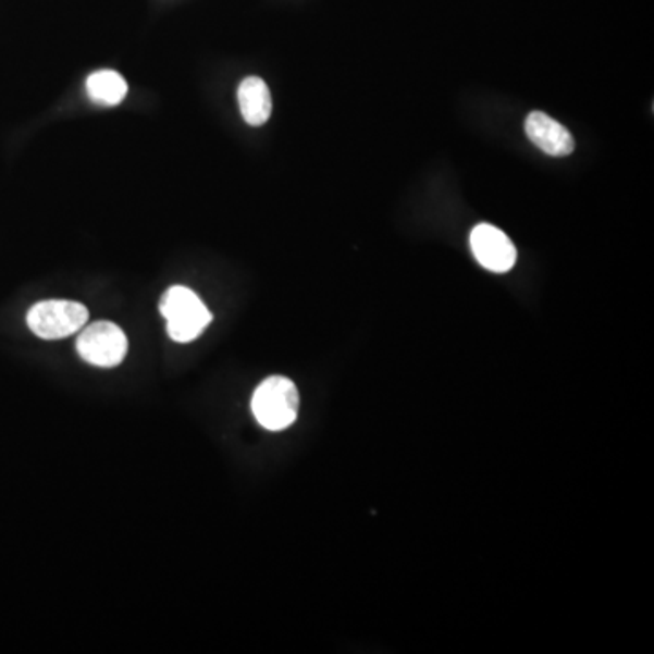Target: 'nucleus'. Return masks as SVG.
<instances>
[{
    "instance_id": "nucleus-2",
    "label": "nucleus",
    "mask_w": 654,
    "mask_h": 654,
    "mask_svg": "<svg viewBox=\"0 0 654 654\" xmlns=\"http://www.w3.org/2000/svg\"><path fill=\"white\" fill-rule=\"evenodd\" d=\"M300 396L297 385L286 377H270L257 387L251 400L257 422L270 431H282L298 417Z\"/></svg>"
},
{
    "instance_id": "nucleus-1",
    "label": "nucleus",
    "mask_w": 654,
    "mask_h": 654,
    "mask_svg": "<svg viewBox=\"0 0 654 654\" xmlns=\"http://www.w3.org/2000/svg\"><path fill=\"white\" fill-rule=\"evenodd\" d=\"M160 314L168 322V335L181 344L198 338L213 320L197 293L184 286L170 287L162 295Z\"/></svg>"
},
{
    "instance_id": "nucleus-3",
    "label": "nucleus",
    "mask_w": 654,
    "mask_h": 654,
    "mask_svg": "<svg viewBox=\"0 0 654 654\" xmlns=\"http://www.w3.org/2000/svg\"><path fill=\"white\" fill-rule=\"evenodd\" d=\"M88 308L73 300H42L29 309L28 328L45 341H61L88 324Z\"/></svg>"
},
{
    "instance_id": "nucleus-8",
    "label": "nucleus",
    "mask_w": 654,
    "mask_h": 654,
    "mask_svg": "<svg viewBox=\"0 0 654 654\" xmlns=\"http://www.w3.org/2000/svg\"><path fill=\"white\" fill-rule=\"evenodd\" d=\"M89 99L102 106L121 104L126 99L127 84L121 73L100 70L89 75L86 81Z\"/></svg>"
},
{
    "instance_id": "nucleus-4",
    "label": "nucleus",
    "mask_w": 654,
    "mask_h": 654,
    "mask_svg": "<svg viewBox=\"0 0 654 654\" xmlns=\"http://www.w3.org/2000/svg\"><path fill=\"white\" fill-rule=\"evenodd\" d=\"M77 351L91 366L115 368L127 355L126 333L113 322H95L78 335Z\"/></svg>"
},
{
    "instance_id": "nucleus-6",
    "label": "nucleus",
    "mask_w": 654,
    "mask_h": 654,
    "mask_svg": "<svg viewBox=\"0 0 654 654\" xmlns=\"http://www.w3.org/2000/svg\"><path fill=\"white\" fill-rule=\"evenodd\" d=\"M526 135L551 157H567L575 151V138L569 129L542 111H534L526 119Z\"/></svg>"
},
{
    "instance_id": "nucleus-5",
    "label": "nucleus",
    "mask_w": 654,
    "mask_h": 654,
    "mask_svg": "<svg viewBox=\"0 0 654 654\" xmlns=\"http://www.w3.org/2000/svg\"><path fill=\"white\" fill-rule=\"evenodd\" d=\"M471 249L480 266L493 273H506L517 262V248L506 233L491 224H479L471 232Z\"/></svg>"
},
{
    "instance_id": "nucleus-7",
    "label": "nucleus",
    "mask_w": 654,
    "mask_h": 654,
    "mask_svg": "<svg viewBox=\"0 0 654 654\" xmlns=\"http://www.w3.org/2000/svg\"><path fill=\"white\" fill-rule=\"evenodd\" d=\"M238 106L249 126H262L270 121L273 102L270 88L260 77L244 78L238 86Z\"/></svg>"
}]
</instances>
